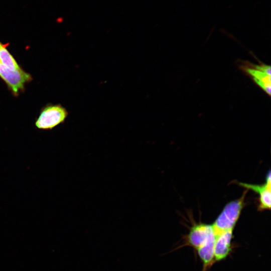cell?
Masks as SVG:
<instances>
[{
  "mask_svg": "<svg viewBox=\"0 0 271 271\" xmlns=\"http://www.w3.org/2000/svg\"><path fill=\"white\" fill-rule=\"evenodd\" d=\"M244 71L250 75L254 82L268 95H270V66L264 64L254 65L246 62L242 65Z\"/></svg>",
  "mask_w": 271,
  "mask_h": 271,
  "instance_id": "3957f363",
  "label": "cell"
},
{
  "mask_svg": "<svg viewBox=\"0 0 271 271\" xmlns=\"http://www.w3.org/2000/svg\"><path fill=\"white\" fill-rule=\"evenodd\" d=\"M67 115V110L61 105H50L41 111L35 122V126L40 129H52L64 122Z\"/></svg>",
  "mask_w": 271,
  "mask_h": 271,
  "instance_id": "7a4b0ae2",
  "label": "cell"
},
{
  "mask_svg": "<svg viewBox=\"0 0 271 271\" xmlns=\"http://www.w3.org/2000/svg\"><path fill=\"white\" fill-rule=\"evenodd\" d=\"M213 235L215 234L212 225L204 223H193L187 236L186 245L197 250Z\"/></svg>",
  "mask_w": 271,
  "mask_h": 271,
  "instance_id": "5b68a950",
  "label": "cell"
},
{
  "mask_svg": "<svg viewBox=\"0 0 271 271\" xmlns=\"http://www.w3.org/2000/svg\"><path fill=\"white\" fill-rule=\"evenodd\" d=\"M0 77L5 81L15 94L22 90L26 82L31 79V75L21 69L11 70L0 63Z\"/></svg>",
  "mask_w": 271,
  "mask_h": 271,
  "instance_id": "277c9868",
  "label": "cell"
},
{
  "mask_svg": "<svg viewBox=\"0 0 271 271\" xmlns=\"http://www.w3.org/2000/svg\"><path fill=\"white\" fill-rule=\"evenodd\" d=\"M233 230V228L226 230L216 236L214 251L215 261L225 259L230 253Z\"/></svg>",
  "mask_w": 271,
  "mask_h": 271,
  "instance_id": "52a82bcc",
  "label": "cell"
},
{
  "mask_svg": "<svg viewBox=\"0 0 271 271\" xmlns=\"http://www.w3.org/2000/svg\"><path fill=\"white\" fill-rule=\"evenodd\" d=\"M0 62L11 70L20 69L21 68L6 48V46L0 43Z\"/></svg>",
  "mask_w": 271,
  "mask_h": 271,
  "instance_id": "ba28073f",
  "label": "cell"
},
{
  "mask_svg": "<svg viewBox=\"0 0 271 271\" xmlns=\"http://www.w3.org/2000/svg\"><path fill=\"white\" fill-rule=\"evenodd\" d=\"M271 174L269 171L265 177V182L260 185L237 182L247 190H251L258 194V210H269L271 206Z\"/></svg>",
  "mask_w": 271,
  "mask_h": 271,
  "instance_id": "8992f818",
  "label": "cell"
},
{
  "mask_svg": "<svg viewBox=\"0 0 271 271\" xmlns=\"http://www.w3.org/2000/svg\"><path fill=\"white\" fill-rule=\"evenodd\" d=\"M245 190L239 198L227 203L212 225L216 236L222 231L234 229L245 205Z\"/></svg>",
  "mask_w": 271,
  "mask_h": 271,
  "instance_id": "6da1fadb",
  "label": "cell"
}]
</instances>
